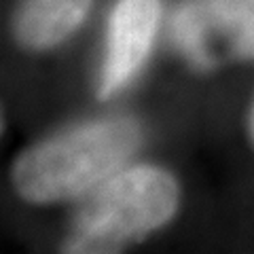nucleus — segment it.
<instances>
[{"label":"nucleus","instance_id":"obj_1","mask_svg":"<svg viewBox=\"0 0 254 254\" xmlns=\"http://www.w3.org/2000/svg\"><path fill=\"white\" fill-rule=\"evenodd\" d=\"M140 142V125L127 117L70 127L23 148L11 165V185L28 203L85 199L125 168Z\"/></svg>","mask_w":254,"mask_h":254},{"label":"nucleus","instance_id":"obj_2","mask_svg":"<svg viewBox=\"0 0 254 254\" xmlns=\"http://www.w3.org/2000/svg\"><path fill=\"white\" fill-rule=\"evenodd\" d=\"M178 180L157 165L117 172L83 199L62 254H123L176 216Z\"/></svg>","mask_w":254,"mask_h":254},{"label":"nucleus","instance_id":"obj_3","mask_svg":"<svg viewBox=\"0 0 254 254\" xmlns=\"http://www.w3.org/2000/svg\"><path fill=\"white\" fill-rule=\"evenodd\" d=\"M174 43L197 64L254 60V0H185L174 15Z\"/></svg>","mask_w":254,"mask_h":254},{"label":"nucleus","instance_id":"obj_4","mask_svg":"<svg viewBox=\"0 0 254 254\" xmlns=\"http://www.w3.org/2000/svg\"><path fill=\"white\" fill-rule=\"evenodd\" d=\"M159 19L161 0H117L113 4L100 70V98H113L140 74L153 49Z\"/></svg>","mask_w":254,"mask_h":254},{"label":"nucleus","instance_id":"obj_5","mask_svg":"<svg viewBox=\"0 0 254 254\" xmlns=\"http://www.w3.org/2000/svg\"><path fill=\"white\" fill-rule=\"evenodd\" d=\"M93 0H19L13 32L21 47L47 51L66 43L83 26Z\"/></svg>","mask_w":254,"mask_h":254},{"label":"nucleus","instance_id":"obj_6","mask_svg":"<svg viewBox=\"0 0 254 254\" xmlns=\"http://www.w3.org/2000/svg\"><path fill=\"white\" fill-rule=\"evenodd\" d=\"M248 131H250V140L254 144V106H252V113H250V123H248Z\"/></svg>","mask_w":254,"mask_h":254}]
</instances>
